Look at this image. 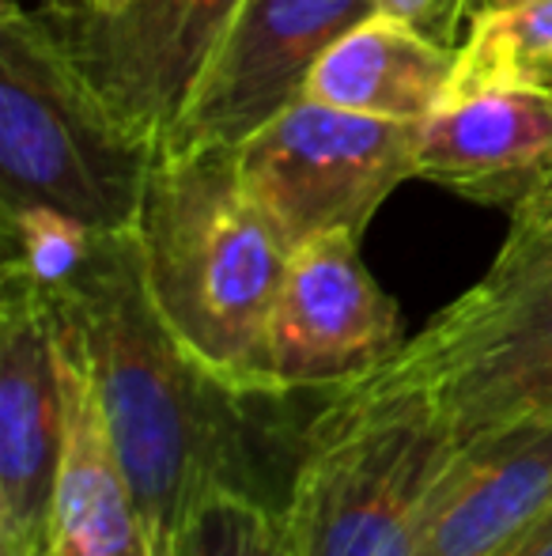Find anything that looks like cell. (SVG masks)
<instances>
[{
    "instance_id": "cell-1",
    "label": "cell",
    "mask_w": 552,
    "mask_h": 556,
    "mask_svg": "<svg viewBox=\"0 0 552 556\" xmlns=\"http://www.w3.org/2000/svg\"><path fill=\"white\" fill-rule=\"evenodd\" d=\"M103 402L144 527L182 530L213 492H246L284 511L307 420L295 394L223 379L182 341L147 292L137 231H103L65 288L50 292Z\"/></svg>"
},
{
    "instance_id": "cell-2",
    "label": "cell",
    "mask_w": 552,
    "mask_h": 556,
    "mask_svg": "<svg viewBox=\"0 0 552 556\" xmlns=\"http://www.w3.org/2000/svg\"><path fill=\"white\" fill-rule=\"evenodd\" d=\"M155 307L213 371L258 387L292 242L246 190L235 148H159L137 216Z\"/></svg>"
},
{
    "instance_id": "cell-3",
    "label": "cell",
    "mask_w": 552,
    "mask_h": 556,
    "mask_svg": "<svg viewBox=\"0 0 552 556\" xmlns=\"http://www.w3.org/2000/svg\"><path fill=\"white\" fill-rule=\"evenodd\" d=\"M363 379L420 394L454 443L552 425V208H511L492 269Z\"/></svg>"
},
{
    "instance_id": "cell-4",
    "label": "cell",
    "mask_w": 552,
    "mask_h": 556,
    "mask_svg": "<svg viewBox=\"0 0 552 556\" xmlns=\"http://www.w3.org/2000/svg\"><path fill=\"white\" fill-rule=\"evenodd\" d=\"M454 435L413 390L356 379L307 420L284 504L295 556H413Z\"/></svg>"
},
{
    "instance_id": "cell-5",
    "label": "cell",
    "mask_w": 552,
    "mask_h": 556,
    "mask_svg": "<svg viewBox=\"0 0 552 556\" xmlns=\"http://www.w3.org/2000/svg\"><path fill=\"white\" fill-rule=\"evenodd\" d=\"M155 152L35 12L0 4V205H53L95 231H133Z\"/></svg>"
},
{
    "instance_id": "cell-6",
    "label": "cell",
    "mask_w": 552,
    "mask_h": 556,
    "mask_svg": "<svg viewBox=\"0 0 552 556\" xmlns=\"http://www.w3.org/2000/svg\"><path fill=\"white\" fill-rule=\"evenodd\" d=\"M420 122H390L303 96L235 148L246 190L292 247L322 231L360 235L416 178Z\"/></svg>"
},
{
    "instance_id": "cell-7",
    "label": "cell",
    "mask_w": 552,
    "mask_h": 556,
    "mask_svg": "<svg viewBox=\"0 0 552 556\" xmlns=\"http://www.w3.org/2000/svg\"><path fill=\"white\" fill-rule=\"evenodd\" d=\"M378 0H239L159 148H239L307 96L314 65Z\"/></svg>"
},
{
    "instance_id": "cell-8",
    "label": "cell",
    "mask_w": 552,
    "mask_h": 556,
    "mask_svg": "<svg viewBox=\"0 0 552 556\" xmlns=\"http://www.w3.org/2000/svg\"><path fill=\"white\" fill-rule=\"evenodd\" d=\"M406 341L398 303L363 265L360 235H310L287 257L258 387L269 394L348 387L383 367Z\"/></svg>"
},
{
    "instance_id": "cell-9",
    "label": "cell",
    "mask_w": 552,
    "mask_h": 556,
    "mask_svg": "<svg viewBox=\"0 0 552 556\" xmlns=\"http://www.w3.org/2000/svg\"><path fill=\"white\" fill-rule=\"evenodd\" d=\"M65 443L61 330L50 292L4 273L0 295V553L46 556Z\"/></svg>"
},
{
    "instance_id": "cell-10",
    "label": "cell",
    "mask_w": 552,
    "mask_h": 556,
    "mask_svg": "<svg viewBox=\"0 0 552 556\" xmlns=\"http://www.w3.org/2000/svg\"><path fill=\"white\" fill-rule=\"evenodd\" d=\"M239 0H129L118 12L38 15L121 122L163 144Z\"/></svg>"
},
{
    "instance_id": "cell-11",
    "label": "cell",
    "mask_w": 552,
    "mask_h": 556,
    "mask_svg": "<svg viewBox=\"0 0 552 556\" xmlns=\"http://www.w3.org/2000/svg\"><path fill=\"white\" fill-rule=\"evenodd\" d=\"M552 175V84L454 96L416 132V178L518 208Z\"/></svg>"
},
{
    "instance_id": "cell-12",
    "label": "cell",
    "mask_w": 552,
    "mask_h": 556,
    "mask_svg": "<svg viewBox=\"0 0 552 556\" xmlns=\"http://www.w3.org/2000/svg\"><path fill=\"white\" fill-rule=\"evenodd\" d=\"M46 292V288H42ZM53 300V295H50ZM57 307V303H53ZM65 443L46 515V556H140L144 522L76 333L57 311Z\"/></svg>"
},
{
    "instance_id": "cell-13",
    "label": "cell",
    "mask_w": 552,
    "mask_h": 556,
    "mask_svg": "<svg viewBox=\"0 0 552 556\" xmlns=\"http://www.w3.org/2000/svg\"><path fill=\"white\" fill-rule=\"evenodd\" d=\"M552 507V425L462 443L435 484L413 556H496Z\"/></svg>"
},
{
    "instance_id": "cell-14",
    "label": "cell",
    "mask_w": 552,
    "mask_h": 556,
    "mask_svg": "<svg viewBox=\"0 0 552 556\" xmlns=\"http://www.w3.org/2000/svg\"><path fill=\"white\" fill-rule=\"evenodd\" d=\"M454 68V46L375 12L325 50L310 73L307 99L390 122H424L450 99Z\"/></svg>"
},
{
    "instance_id": "cell-15",
    "label": "cell",
    "mask_w": 552,
    "mask_h": 556,
    "mask_svg": "<svg viewBox=\"0 0 552 556\" xmlns=\"http://www.w3.org/2000/svg\"><path fill=\"white\" fill-rule=\"evenodd\" d=\"M552 84V0L477 8L458 46L454 96L488 88H549Z\"/></svg>"
},
{
    "instance_id": "cell-16",
    "label": "cell",
    "mask_w": 552,
    "mask_h": 556,
    "mask_svg": "<svg viewBox=\"0 0 552 556\" xmlns=\"http://www.w3.org/2000/svg\"><path fill=\"white\" fill-rule=\"evenodd\" d=\"M4 213V273L57 292L95 250L99 235L53 205H0Z\"/></svg>"
},
{
    "instance_id": "cell-17",
    "label": "cell",
    "mask_w": 552,
    "mask_h": 556,
    "mask_svg": "<svg viewBox=\"0 0 552 556\" xmlns=\"http://www.w3.org/2000/svg\"><path fill=\"white\" fill-rule=\"evenodd\" d=\"M182 556H295L284 511L246 492H213L178 530Z\"/></svg>"
},
{
    "instance_id": "cell-18",
    "label": "cell",
    "mask_w": 552,
    "mask_h": 556,
    "mask_svg": "<svg viewBox=\"0 0 552 556\" xmlns=\"http://www.w3.org/2000/svg\"><path fill=\"white\" fill-rule=\"evenodd\" d=\"M470 4L473 0H378V12L398 15V20H406L424 30V35L447 42V38L458 30V23H462V15Z\"/></svg>"
},
{
    "instance_id": "cell-19",
    "label": "cell",
    "mask_w": 552,
    "mask_h": 556,
    "mask_svg": "<svg viewBox=\"0 0 552 556\" xmlns=\"http://www.w3.org/2000/svg\"><path fill=\"white\" fill-rule=\"evenodd\" d=\"M496 556H552V507L518 530Z\"/></svg>"
},
{
    "instance_id": "cell-20",
    "label": "cell",
    "mask_w": 552,
    "mask_h": 556,
    "mask_svg": "<svg viewBox=\"0 0 552 556\" xmlns=\"http://www.w3.org/2000/svg\"><path fill=\"white\" fill-rule=\"evenodd\" d=\"M8 8H23L35 15H80L88 8H95V0H0Z\"/></svg>"
},
{
    "instance_id": "cell-21",
    "label": "cell",
    "mask_w": 552,
    "mask_h": 556,
    "mask_svg": "<svg viewBox=\"0 0 552 556\" xmlns=\"http://www.w3.org/2000/svg\"><path fill=\"white\" fill-rule=\"evenodd\" d=\"M140 556H182L175 530H159V527H144V553Z\"/></svg>"
},
{
    "instance_id": "cell-22",
    "label": "cell",
    "mask_w": 552,
    "mask_h": 556,
    "mask_svg": "<svg viewBox=\"0 0 552 556\" xmlns=\"http://www.w3.org/2000/svg\"><path fill=\"white\" fill-rule=\"evenodd\" d=\"M530 201H541V205H549V208H552V175L545 178V182H541V190L534 193ZM523 205H526V201H523Z\"/></svg>"
},
{
    "instance_id": "cell-23",
    "label": "cell",
    "mask_w": 552,
    "mask_h": 556,
    "mask_svg": "<svg viewBox=\"0 0 552 556\" xmlns=\"http://www.w3.org/2000/svg\"><path fill=\"white\" fill-rule=\"evenodd\" d=\"M129 0H95V12H118V8H126Z\"/></svg>"
},
{
    "instance_id": "cell-24",
    "label": "cell",
    "mask_w": 552,
    "mask_h": 556,
    "mask_svg": "<svg viewBox=\"0 0 552 556\" xmlns=\"http://www.w3.org/2000/svg\"><path fill=\"white\" fill-rule=\"evenodd\" d=\"M508 4H518V0H477V8H508Z\"/></svg>"
},
{
    "instance_id": "cell-25",
    "label": "cell",
    "mask_w": 552,
    "mask_h": 556,
    "mask_svg": "<svg viewBox=\"0 0 552 556\" xmlns=\"http://www.w3.org/2000/svg\"><path fill=\"white\" fill-rule=\"evenodd\" d=\"M0 556H15V553H0Z\"/></svg>"
},
{
    "instance_id": "cell-26",
    "label": "cell",
    "mask_w": 552,
    "mask_h": 556,
    "mask_svg": "<svg viewBox=\"0 0 552 556\" xmlns=\"http://www.w3.org/2000/svg\"><path fill=\"white\" fill-rule=\"evenodd\" d=\"M538 205H541V201H538ZM545 208H549V205H545Z\"/></svg>"
}]
</instances>
